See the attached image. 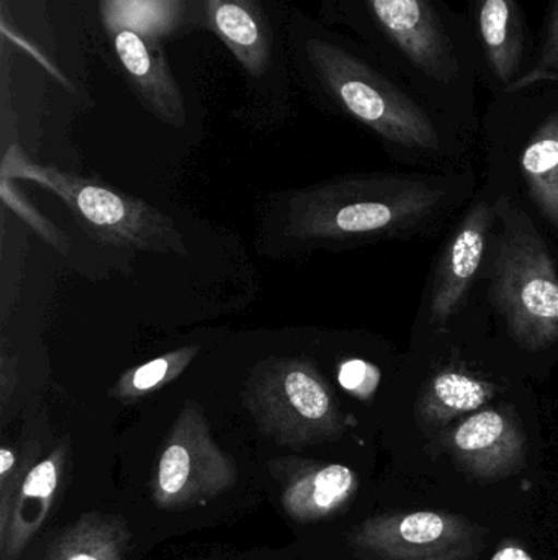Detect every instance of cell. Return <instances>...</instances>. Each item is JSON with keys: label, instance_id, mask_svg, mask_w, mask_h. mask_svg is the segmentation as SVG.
<instances>
[{"label": "cell", "instance_id": "1", "mask_svg": "<svg viewBox=\"0 0 558 560\" xmlns=\"http://www.w3.org/2000/svg\"><path fill=\"white\" fill-rule=\"evenodd\" d=\"M334 7L436 110H467L480 79L467 13L446 0H334Z\"/></svg>", "mask_w": 558, "mask_h": 560}, {"label": "cell", "instance_id": "2", "mask_svg": "<svg viewBox=\"0 0 558 560\" xmlns=\"http://www.w3.org/2000/svg\"><path fill=\"white\" fill-rule=\"evenodd\" d=\"M307 58L327 97L377 137L403 150H441L438 110L369 46L328 33L308 39Z\"/></svg>", "mask_w": 558, "mask_h": 560}, {"label": "cell", "instance_id": "3", "mask_svg": "<svg viewBox=\"0 0 558 560\" xmlns=\"http://www.w3.org/2000/svg\"><path fill=\"white\" fill-rule=\"evenodd\" d=\"M439 187L408 177H344L295 194L287 235L298 242H347L406 229L441 202Z\"/></svg>", "mask_w": 558, "mask_h": 560}, {"label": "cell", "instance_id": "4", "mask_svg": "<svg viewBox=\"0 0 558 560\" xmlns=\"http://www.w3.org/2000/svg\"><path fill=\"white\" fill-rule=\"evenodd\" d=\"M2 177L36 184L58 197L81 229L102 245L187 255L186 242L173 217L98 180L35 163L16 144L7 148L3 154Z\"/></svg>", "mask_w": 558, "mask_h": 560}, {"label": "cell", "instance_id": "5", "mask_svg": "<svg viewBox=\"0 0 558 560\" xmlns=\"http://www.w3.org/2000/svg\"><path fill=\"white\" fill-rule=\"evenodd\" d=\"M241 397L259 433L278 446L333 443L346 431L333 388L310 359L259 362Z\"/></svg>", "mask_w": 558, "mask_h": 560}, {"label": "cell", "instance_id": "6", "mask_svg": "<svg viewBox=\"0 0 558 560\" xmlns=\"http://www.w3.org/2000/svg\"><path fill=\"white\" fill-rule=\"evenodd\" d=\"M490 295L514 341L531 352L558 341V276L553 256L523 213L508 220Z\"/></svg>", "mask_w": 558, "mask_h": 560}, {"label": "cell", "instance_id": "7", "mask_svg": "<svg viewBox=\"0 0 558 560\" xmlns=\"http://www.w3.org/2000/svg\"><path fill=\"white\" fill-rule=\"evenodd\" d=\"M235 459L216 444L205 411L187 401L174 420L151 479V500L161 512L209 505L238 483Z\"/></svg>", "mask_w": 558, "mask_h": 560}, {"label": "cell", "instance_id": "8", "mask_svg": "<svg viewBox=\"0 0 558 560\" xmlns=\"http://www.w3.org/2000/svg\"><path fill=\"white\" fill-rule=\"evenodd\" d=\"M485 529L467 516L435 510L385 512L347 533V546L363 560H475Z\"/></svg>", "mask_w": 558, "mask_h": 560}, {"label": "cell", "instance_id": "9", "mask_svg": "<svg viewBox=\"0 0 558 560\" xmlns=\"http://www.w3.org/2000/svg\"><path fill=\"white\" fill-rule=\"evenodd\" d=\"M467 16L477 43L480 81L495 95L513 91L530 71L536 49L518 0H467Z\"/></svg>", "mask_w": 558, "mask_h": 560}, {"label": "cell", "instance_id": "10", "mask_svg": "<svg viewBox=\"0 0 558 560\" xmlns=\"http://www.w3.org/2000/svg\"><path fill=\"white\" fill-rule=\"evenodd\" d=\"M442 444L474 479H507L526 466V434L514 411L508 408L475 411L446 430Z\"/></svg>", "mask_w": 558, "mask_h": 560}, {"label": "cell", "instance_id": "11", "mask_svg": "<svg viewBox=\"0 0 558 560\" xmlns=\"http://www.w3.org/2000/svg\"><path fill=\"white\" fill-rule=\"evenodd\" d=\"M269 474L278 486L282 510L295 525H314L341 515L359 492V476L343 464L274 457L269 460Z\"/></svg>", "mask_w": 558, "mask_h": 560}, {"label": "cell", "instance_id": "12", "mask_svg": "<svg viewBox=\"0 0 558 560\" xmlns=\"http://www.w3.org/2000/svg\"><path fill=\"white\" fill-rule=\"evenodd\" d=\"M514 91L520 92L530 117L521 170L537 209L558 226V82H539Z\"/></svg>", "mask_w": 558, "mask_h": 560}, {"label": "cell", "instance_id": "13", "mask_svg": "<svg viewBox=\"0 0 558 560\" xmlns=\"http://www.w3.org/2000/svg\"><path fill=\"white\" fill-rule=\"evenodd\" d=\"M69 464L71 444L62 440L29 470L13 500L5 526L0 528V560H19L41 532L66 490Z\"/></svg>", "mask_w": 558, "mask_h": 560}, {"label": "cell", "instance_id": "14", "mask_svg": "<svg viewBox=\"0 0 558 560\" xmlns=\"http://www.w3.org/2000/svg\"><path fill=\"white\" fill-rule=\"evenodd\" d=\"M494 217L488 203H475L452 235L432 283L431 322L435 325L444 326L467 295L480 268Z\"/></svg>", "mask_w": 558, "mask_h": 560}, {"label": "cell", "instance_id": "15", "mask_svg": "<svg viewBox=\"0 0 558 560\" xmlns=\"http://www.w3.org/2000/svg\"><path fill=\"white\" fill-rule=\"evenodd\" d=\"M111 39L121 68L144 107L164 124L182 128L187 121L186 104L161 49L134 30L117 28Z\"/></svg>", "mask_w": 558, "mask_h": 560}, {"label": "cell", "instance_id": "16", "mask_svg": "<svg viewBox=\"0 0 558 560\" xmlns=\"http://www.w3.org/2000/svg\"><path fill=\"white\" fill-rule=\"evenodd\" d=\"M206 26L248 74L261 78L272 61L274 33L258 0H200Z\"/></svg>", "mask_w": 558, "mask_h": 560}, {"label": "cell", "instance_id": "17", "mask_svg": "<svg viewBox=\"0 0 558 560\" xmlns=\"http://www.w3.org/2000/svg\"><path fill=\"white\" fill-rule=\"evenodd\" d=\"M133 532L117 513L87 512L66 526L43 560H127Z\"/></svg>", "mask_w": 558, "mask_h": 560}, {"label": "cell", "instance_id": "18", "mask_svg": "<svg viewBox=\"0 0 558 560\" xmlns=\"http://www.w3.org/2000/svg\"><path fill=\"white\" fill-rule=\"evenodd\" d=\"M495 395L494 384L465 372L442 371L419 394L416 420L423 428H444L455 418L478 411Z\"/></svg>", "mask_w": 558, "mask_h": 560}, {"label": "cell", "instance_id": "19", "mask_svg": "<svg viewBox=\"0 0 558 560\" xmlns=\"http://www.w3.org/2000/svg\"><path fill=\"white\" fill-rule=\"evenodd\" d=\"M199 352V346H183V348L157 355L136 368L128 369L115 382L110 395L115 400L124 405L144 400L159 388L173 384L192 364Z\"/></svg>", "mask_w": 558, "mask_h": 560}, {"label": "cell", "instance_id": "20", "mask_svg": "<svg viewBox=\"0 0 558 560\" xmlns=\"http://www.w3.org/2000/svg\"><path fill=\"white\" fill-rule=\"evenodd\" d=\"M43 446L36 438L23 441L22 446L0 450V528L5 526L13 500L29 470L41 460Z\"/></svg>", "mask_w": 558, "mask_h": 560}, {"label": "cell", "instance_id": "21", "mask_svg": "<svg viewBox=\"0 0 558 560\" xmlns=\"http://www.w3.org/2000/svg\"><path fill=\"white\" fill-rule=\"evenodd\" d=\"M539 82H558V0L547 3L546 15L536 33V49L530 71L514 89Z\"/></svg>", "mask_w": 558, "mask_h": 560}, {"label": "cell", "instance_id": "22", "mask_svg": "<svg viewBox=\"0 0 558 560\" xmlns=\"http://www.w3.org/2000/svg\"><path fill=\"white\" fill-rule=\"evenodd\" d=\"M0 192H2L3 203L12 207V210H15L46 243H49V245L55 246L56 249L62 253L68 249V243L61 238V233L55 230V226L49 225V223L43 219L41 213L36 212L33 207H29L28 203L23 200V197L20 196L19 192L13 190V187L9 186V179H7V177H2Z\"/></svg>", "mask_w": 558, "mask_h": 560}, {"label": "cell", "instance_id": "23", "mask_svg": "<svg viewBox=\"0 0 558 560\" xmlns=\"http://www.w3.org/2000/svg\"><path fill=\"white\" fill-rule=\"evenodd\" d=\"M379 371L373 365L359 361V359L346 361L340 368L341 385L363 400L372 397L377 384H379Z\"/></svg>", "mask_w": 558, "mask_h": 560}, {"label": "cell", "instance_id": "24", "mask_svg": "<svg viewBox=\"0 0 558 560\" xmlns=\"http://www.w3.org/2000/svg\"><path fill=\"white\" fill-rule=\"evenodd\" d=\"M490 560H534V558L520 542L514 539H504Z\"/></svg>", "mask_w": 558, "mask_h": 560}]
</instances>
